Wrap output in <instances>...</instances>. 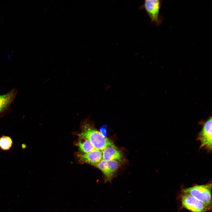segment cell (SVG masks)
<instances>
[{
	"mask_svg": "<svg viewBox=\"0 0 212 212\" xmlns=\"http://www.w3.org/2000/svg\"><path fill=\"white\" fill-rule=\"evenodd\" d=\"M90 120L88 118L82 122L81 132L78 134V136L90 140L95 149L102 151L108 146H115L111 141L104 136L95 128Z\"/></svg>",
	"mask_w": 212,
	"mask_h": 212,
	"instance_id": "cell-1",
	"label": "cell"
},
{
	"mask_svg": "<svg viewBox=\"0 0 212 212\" xmlns=\"http://www.w3.org/2000/svg\"><path fill=\"white\" fill-rule=\"evenodd\" d=\"M211 191V181L206 184H195L191 187L183 188L181 193L193 197L212 209Z\"/></svg>",
	"mask_w": 212,
	"mask_h": 212,
	"instance_id": "cell-2",
	"label": "cell"
},
{
	"mask_svg": "<svg viewBox=\"0 0 212 212\" xmlns=\"http://www.w3.org/2000/svg\"><path fill=\"white\" fill-rule=\"evenodd\" d=\"M212 119L211 116L205 121L202 120L199 122L202 128L197 138L200 143L199 148L205 150L209 153L212 151Z\"/></svg>",
	"mask_w": 212,
	"mask_h": 212,
	"instance_id": "cell-3",
	"label": "cell"
},
{
	"mask_svg": "<svg viewBox=\"0 0 212 212\" xmlns=\"http://www.w3.org/2000/svg\"><path fill=\"white\" fill-rule=\"evenodd\" d=\"M179 198L181 208L191 212H207L211 210L212 209L190 195L181 193Z\"/></svg>",
	"mask_w": 212,
	"mask_h": 212,
	"instance_id": "cell-4",
	"label": "cell"
},
{
	"mask_svg": "<svg viewBox=\"0 0 212 212\" xmlns=\"http://www.w3.org/2000/svg\"><path fill=\"white\" fill-rule=\"evenodd\" d=\"M162 4V1L147 0L145 1L143 5L151 23L156 26L160 25L163 20L160 13Z\"/></svg>",
	"mask_w": 212,
	"mask_h": 212,
	"instance_id": "cell-5",
	"label": "cell"
},
{
	"mask_svg": "<svg viewBox=\"0 0 212 212\" xmlns=\"http://www.w3.org/2000/svg\"><path fill=\"white\" fill-rule=\"evenodd\" d=\"M77 155L80 163L94 166L102 160V151L96 149L87 153L79 154Z\"/></svg>",
	"mask_w": 212,
	"mask_h": 212,
	"instance_id": "cell-6",
	"label": "cell"
},
{
	"mask_svg": "<svg viewBox=\"0 0 212 212\" xmlns=\"http://www.w3.org/2000/svg\"><path fill=\"white\" fill-rule=\"evenodd\" d=\"M102 160L106 161L116 160L120 161L122 158L121 152L115 146H108L102 150Z\"/></svg>",
	"mask_w": 212,
	"mask_h": 212,
	"instance_id": "cell-7",
	"label": "cell"
},
{
	"mask_svg": "<svg viewBox=\"0 0 212 212\" xmlns=\"http://www.w3.org/2000/svg\"><path fill=\"white\" fill-rule=\"evenodd\" d=\"M16 94V91L14 89L6 94L0 95V113L8 108Z\"/></svg>",
	"mask_w": 212,
	"mask_h": 212,
	"instance_id": "cell-8",
	"label": "cell"
},
{
	"mask_svg": "<svg viewBox=\"0 0 212 212\" xmlns=\"http://www.w3.org/2000/svg\"><path fill=\"white\" fill-rule=\"evenodd\" d=\"M95 166L100 170L102 173L105 183L111 182L114 177L110 171L106 161L102 160Z\"/></svg>",
	"mask_w": 212,
	"mask_h": 212,
	"instance_id": "cell-9",
	"label": "cell"
},
{
	"mask_svg": "<svg viewBox=\"0 0 212 212\" xmlns=\"http://www.w3.org/2000/svg\"><path fill=\"white\" fill-rule=\"evenodd\" d=\"M79 137L77 145L83 154L87 153L95 149L93 145L90 140L82 137Z\"/></svg>",
	"mask_w": 212,
	"mask_h": 212,
	"instance_id": "cell-10",
	"label": "cell"
},
{
	"mask_svg": "<svg viewBox=\"0 0 212 212\" xmlns=\"http://www.w3.org/2000/svg\"><path fill=\"white\" fill-rule=\"evenodd\" d=\"M12 143L11 138L8 136L3 135L0 138V148L3 150H10Z\"/></svg>",
	"mask_w": 212,
	"mask_h": 212,
	"instance_id": "cell-11",
	"label": "cell"
},
{
	"mask_svg": "<svg viewBox=\"0 0 212 212\" xmlns=\"http://www.w3.org/2000/svg\"><path fill=\"white\" fill-rule=\"evenodd\" d=\"M108 167L112 174L115 177L119 167V161L111 160L106 161Z\"/></svg>",
	"mask_w": 212,
	"mask_h": 212,
	"instance_id": "cell-12",
	"label": "cell"
},
{
	"mask_svg": "<svg viewBox=\"0 0 212 212\" xmlns=\"http://www.w3.org/2000/svg\"><path fill=\"white\" fill-rule=\"evenodd\" d=\"M99 132L104 136L106 137L107 135L106 129L105 127H101L100 129V131Z\"/></svg>",
	"mask_w": 212,
	"mask_h": 212,
	"instance_id": "cell-13",
	"label": "cell"
}]
</instances>
